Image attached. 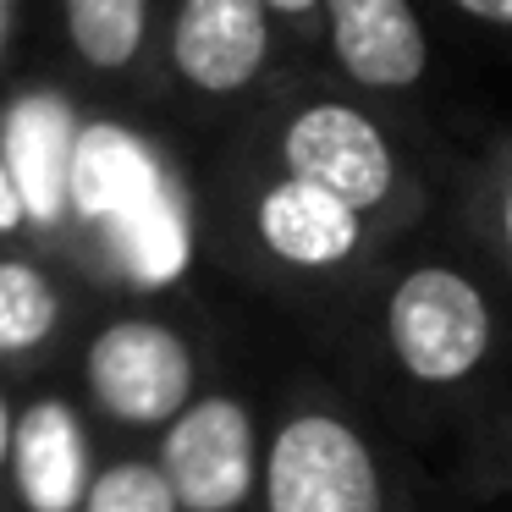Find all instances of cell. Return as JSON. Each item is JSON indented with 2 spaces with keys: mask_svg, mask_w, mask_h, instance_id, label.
I'll return each mask as SVG.
<instances>
[{
  "mask_svg": "<svg viewBox=\"0 0 512 512\" xmlns=\"http://www.w3.org/2000/svg\"><path fill=\"white\" fill-rule=\"evenodd\" d=\"M325 369L430 463L457 501L512 490L507 292L457 259L430 221L402 232L320 331Z\"/></svg>",
  "mask_w": 512,
  "mask_h": 512,
  "instance_id": "1",
  "label": "cell"
},
{
  "mask_svg": "<svg viewBox=\"0 0 512 512\" xmlns=\"http://www.w3.org/2000/svg\"><path fill=\"white\" fill-rule=\"evenodd\" d=\"M188 215L199 254L221 276L287 309L314 336L397 243L325 188L265 166L232 138H199Z\"/></svg>",
  "mask_w": 512,
  "mask_h": 512,
  "instance_id": "2",
  "label": "cell"
},
{
  "mask_svg": "<svg viewBox=\"0 0 512 512\" xmlns=\"http://www.w3.org/2000/svg\"><path fill=\"white\" fill-rule=\"evenodd\" d=\"M210 138H232L265 166L314 182L380 232L402 237L430 215L452 127L397 111L325 67H292Z\"/></svg>",
  "mask_w": 512,
  "mask_h": 512,
  "instance_id": "3",
  "label": "cell"
},
{
  "mask_svg": "<svg viewBox=\"0 0 512 512\" xmlns=\"http://www.w3.org/2000/svg\"><path fill=\"white\" fill-rule=\"evenodd\" d=\"M435 474L331 369H292L265 397L254 512H424Z\"/></svg>",
  "mask_w": 512,
  "mask_h": 512,
  "instance_id": "4",
  "label": "cell"
},
{
  "mask_svg": "<svg viewBox=\"0 0 512 512\" xmlns=\"http://www.w3.org/2000/svg\"><path fill=\"white\" fill-rule=\"evenodd\" d=\"M226 364L221 336L188 303L100 292L56 375L100 441L149 446L160 424Z\"/></svg>",
  "mask_w": 512,
  "mask_h": 512,
  "instance_id": "5",
  "label": "cell"
},
{
  "mask_svg": "<svg viewBox=\"0 0 512 512\" xmlns=\"http://www.w3.org/2000/svg\"><path fill=\"white\" fill-rule=\"evenodd\" d=\"M303 67L265 0H160L155 111L210 138Z\"/></svg>",
  "mask_w": 512,
  "mask_h": 512,
  "instance_id": "6",
  "label": "cell"
},
{
  "mask_svg": "<svg viewBox=\"0 0 512 512\" xmlns=\"http://www.w3.org/2000/svg\"><path fill=\"white\" fill-rule=\"evenodd\" d=\"M265 397L243 364L210 375L149 441L177 512H254L265 463Z\"/></svg>",
  "mask_w": 512,
  "mask_h": 512,
  "instance_id": "7",
  "label": "cell"
},
{
  "mask_svg": "<svg viewBox=\"0 0 512 512\" xmlns=\"http://www.w3.org/2000/svg\"><path fill=\"white\" fill-rule=\"evenodd\" d=\"M320 67L397 111L457 127L441 39L419 0H320Z\"/></svg>",
  "mask_w": 512,
  "mask_h": 512,
  "instance_id": "8",
  "label": "cell"
},
{
  "mask_svg": "<svg viewBox=\"0 0 512 512\" xmlns=\"http://www.w3.org/2000/svg\"><path fill=\"white\" fill-rule=\"evenodd\" d=\"M100 292L56 243L0 232V380L28 386L56 375Z\"/></svg>",
  "mask_w": 512,
  "mask_h": 512,
  "instance_id": "9",
  "label": "cell"
},
{
  "mask_svg": "<svg viewBox=\"0 0 512 512\" xmlns=\"http://www.w3.org/2000/svg\"><path fill=\"white\" fill-rule=\"evenodd\" d=\"M424 221L496 292L512 287V133L501 116L452 127Z\"/></svg>",
  "mask_w": 512,
  "mask_h": 512,
  "instance_id": "10",
  "label": "cell"
},
{
  "mask_svg": "<svg viewBox=\"0 0 512 512\" xmlns=\"http://www.w3.org/2000/svg\"><path fill=\"white\" fill-rule=\"evenodd\" d=\"M56 56L105 105H155L160 0H50Z\"/></svg>",
  "mask_w": 512,
  "mask_h": 512,
  "instance_id": "11",
  "label": "cell"
},
{
  "mask_svg": "<svg viewBox=\"0 0 512 512\" xmlns=\"http://www.w3.org/2000/svg\"><path fill=\"white\" fill-rule=\"evenodd\" d=\"M100 435L61 375L17 386L12 408V512H78Z\"/></svg>",
  "mask_w": 512,
  "mask_h": 512,
  "instance_id": "12",
  "label": "cell"
},
{
  "mask_svg": "<svg viewBox=\"0 0 512 512\" xmlns=\"http://www.w3.org/2000/svg\"><path fill=\"white\" fill-rule=\"evenodd\" d=\"M78 512H177V507H171V490L160 479L149 446L100 441Z\"/></svg>",
  "mask_w": 512,
  "mask_h": 512,
  "instance_id": "13",
  "label": "cell"
},
{
  "mask_svg": "<svg viewBox=\"0 0 512 512\" xmlns=\"http://www.w3.org/2000/svg\"><path fill=\"white\" fill-rule=\"evenodd\" d=\"M430 17L435 39L452 50H474V56L496 61L507 50L512 28V0H419Z\"/></svg>",
  "mask_w": 512,
  "mask_h": 512,
  "instance_id": "14",
  "label": "cell"
},
{
  "mask_svg": "<svg viewBox=\"0 0 512 512\" xmlns=\"http://www.w3.org/2000/svg\"><path fill=\"white\" fill-rule=\"evenodd\" d=\"M276 23L287 28L292 50L303 56V67H320V0H265Z\"/></svg>",
  "mask_w": 512,
  "mask_h": 512,
  "instance_id": "15",
  "label": "cell"
},
{
  "mask_svg": "<svg viewBox=\"0 0 512 512\" xmlns=\"http://www.w3.org/2000/svg\"><path fill=\"white\" fill-rule=\"evenodd\" d=\"M23 28H28V0H0V89L12 83L23 61Z\"/></svg>",
  "mask_w": 512,
  "mask_h": 512,
  "instance_id": "16",
  "label": "cell"
},
{
  "mask_svg": "<svg viewBox=\"0 0 512 512\" xmlns=\"http://www.w3.org/2000/svg\"><path fill=\"white\" fill-rule=\"evenodd\" d=\"M12 408H17V386L0 380V512H12Z\"/></svg>",
  "mask_w": 512,
  "mask_h": 512,
  "instance_id": "17",
  "label": "cell"
},
{
  "mask_svg": "<svg viewBox=\"0 0 512 512\" xmlns=\"http://www.w3.org/2000/svg\"><path fill=\"white\" fill-rule=\"evenodd\" d=\"M424 512H490V507H479V501H457V496H446V490L435 485V496H430Z\"/></svg>",
  "mask_w": 512,
  "mask_h": 512,
  "instance_id": "18",
  "label": "cell"
}]
</instances>
